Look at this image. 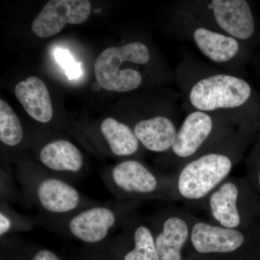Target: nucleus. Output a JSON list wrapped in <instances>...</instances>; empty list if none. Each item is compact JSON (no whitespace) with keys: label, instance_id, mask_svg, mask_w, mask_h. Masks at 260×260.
Listing matches in <instances>:
<instances>
[{"label":"nucleus","instance_id":"1","mask_svg":"<svg viewBox=\"0 0 260 260\" xmlns=\"http://www.w3.org/2000/svg\"><path fill=\"white\" fill-rule=\"evenodd\" d=\"M134 201H120L100 204L60 218L38 215L37 223L43 227L71 238L86 246L100 249L112 240L114 232L125 223L136 208Z\"/></svg>","mask_w":260,"mask_h":260},{"label":"nucleus","instance_id":"2","mask_svg":"<svg viewBox=\"0 0 260 260\" xmlns=\"http://www.w3.org/2000/svg\"><path fill=\"white\" fill-rule=\"evenodd\" d=\"M17 179L23 187L24 194L36 205L41 216H68L99 203L89 199L72 183L39 166L20 164Z\"/></svg>","mask_w":260,"mask_h":260},{"label":"nucleus","instance_id":"3","mask_svg":"<svg viewBox=\"0 0 260 260\" xmlns=\"http://www.w3.org/2000/svg\"><path fill=\"white\" fill-rule=\"evenodd\" d=\"M148 48L140 42H133L120 47H109L102 51L94 64L98 85L109 91L129 92L138 88L143 78L133 68L121 70L124 62L145 64L150 60Z\"/></svg>","mask_w":260,"mask_h":260},{"label":"nucleus","instance_id":"4","mask_svg":"<svg viewBox=\"0 0 260 260\" xmlns=\"http://www.w3.org/2000/svg\"><path fill=\"white\" fill-rule=\"evenodd\" d=\"M101 178L108 190L120 201L160 199L168 192L169 183L166 178L133 159L113 166Z\"/></svg>","mask_w":260,"mask_h":260},{"label":"nucleus","instance_id":"5","mask_svg":"<svg viewBox=\"0 0 260 260\" xmlns=\"http://www.w3.org/2000/svg\"><path fill=\"white\" fill-rule=\"evenodd\" d=\"M253 99L252 88L246 80L220 73L198 80L189 92V104L194 111L205 113L239 109Z\"/></svg>","mask_w":260,"mask_h":260},{"label":"nucleus","instance_id":"6","mask_svg":"<svg viewBox=\"0 0 260 260\" xmlns=\"http://www.w3.org/2000/svg\"><path fill=\"white\" fill-rule=\"evenodd\" d=\"M233 161L224 153H209L193 159L178 176L179 194L184 199L198 200L211 194L232 172Z\"/></svg>","mask_w":260,"mask_h":260},{"label":"nucleus","instance_id":"7","mask_svg":"<svg viewBox=\"0 0 260 260\" xmlns=\"http://www.w3.org/2000/svg\"><path fill=\"white\" fill-rule=\"evenodd\" d=\"M102 249L115 260H160L153 230L134 215Z\"/></svg>","mask_w":260,"mask_h":260},{"label":"nucleus","instance_id":"8","mask_svg":"<svg viewBox=\"0 0 260 260\" xmlns=\"http://www.w3.org/2000/svg\"><path fill=\"white\" fill-rule=\"evenodd\" d=\"M91 13V5L88 0H51L34 19L32 32L39 38L56 35L66 24L83 23Z\"/></svg>","mask_w":260,"mask_h":260},{"label":"nucleus","instance_id":"9","mask_svg":"<svg viewBox=\"0 0 260 260\" xmlns=\"http://www.w3.org/2000/svg\"><path fill=\"white\" fill-rule=\"evenodd\" d=\"M207 8L217 26L226 35L238 41H246L255 34V20L247 1L213 0Z\"/></svg>","mask_w":260,"mask_h":260},{"label":"nucleus","instance_id":"10","mask_svg":"<svg viewBox=\"0 0 260 260\" xmlns=\"http://www.w3.org/2000/svg\"><path fill=\"white\" fill-rule=\"evenodd\" d=\"M43 169L73 184L83 172L85 160L79 148L67 140H54L43 145L38 153Z\"/></svg>","mask_w":260,"mask_h":260},{"label":"nucleus","instance_id":"11","mask_svg":"<svg viewBox=\"0 0 260 260\" xmlns=\"http://www.w3.org/2000/svg\"><path fill=\"white\" fill-rule=\"evenodd\" d=\"M190 242L200 254H227L240 249L245 235L238 229H229L206 222L194 223L190 231Z\"/></svg>","mask_w":260,"mask_h":260},{"label":"nucleus","instance_id":"12","mask_svg":"<svg viewBox=\"0 0 260 260\" xmlns=\"http://www.w3.org/2000/svg\"><path fill=\"white\" fill-rule=\"evenodd\" d=\"M214 122L208 113L193 111L184 119L171 150L179 158H190L199 151L213 131Z\"/></svg>","mask_w":260,"mask_h":260},{"label":"nucleus","instance_id":"13","mask_svg":"<svg viewBox=\"0 0 260 260\" xmlns=\"http://www.w3.org/2000/svg\"><path fill=\"white\" fill-rule=\"evenodd\" d=\"M160 260H181V251L190 236L185 219L172 215L157 220L153 229Z\"/></svg>","mask_w":260,"mask_h":260},{"label":"nucleus","instance_id":"14","mask_svg":"<svg viewBox=\"0 0 260 260\" xmlns=\"http://www.w3.org/2000/svg\"><path fill=\"white\" fill-rule=\"evenodd\" d=\"M133 130L140 144L155 153L171 150L177 133L174 121L164 116L138 121Z\"/></svg>","mask_w":260,"mask_h":260},{"label":"nucleus","instance_id":"15","mask_svg":"<svg viewBox=\"0 0 260 260\" xmlns=\"http://www.w3.org/2000/svg\"><path fill=\"white\" fill-rule=\"evenodd\" d=\"M15 93L25 112L36 121L48 123L53 117V107L47 85L37 77H29L17 84Z\"/></svg>","mask_w":260,"mask_h":260},{"label":"nucleus","instance_id":"16","mask_svg":"<svg viewBox=\"0 0 260 260\" xmlns=\"http://www.w3.org/2000/svg\"><path fill=\"white\" fill-rule=\"evenodd\" d=\"M191 38L195 45L207 58L218 64L232 61L240 51L239 41L207 27L193 29Z\"/></svg>","mask_w":260,"mask_h":260},{"label":"nucleus","instance_id":"17","mask_svg":"<svg viewBox=\"0 0 260 260\" xmlns=\"http://www.w3.org/2000/svg\"><path fill=\"white\" fill-rule=\"evenodd\" d=\"M239 197V187L232 181L222 183L210 194V213L219 225L229 229L240 226L242 216L238 206Z\"/></svg>","mask_w":260,"mask_h":260},{"label":"nucleus","instance_id":"18","mask_svg":"<svg viewBox=\"0 0 260 260\" xmlns=\"http://www.w3.org/2000/svg\"><path fill=\"white\" fill-rule=\"evenodd\" d=\"M100 133L113 155L131 156L139 150L140 142L133 129L114 118H107L102 121Z\"/></svg>","mask_w":260,"mask_h":260},{"label":"nucleus","instance_id":"19","mask_svg":"<svg viewBox=\"0 0 260 260\" xmlns=\"http://www.w3.org/2000/svg\"><path fill=\"white\" fill-rule=\"evenodd\" d=\"M23 129L18 116L3 99L0 100V141L8 148L21 144Z\"/></svg>","mask_w":260,"mask_h":260},{"label":"nucleus","instance_id":"20","mask_svg":"<svg viewBox=\"0 0 260 260\" xmlns=\"http://www.w3.org/2000/svg\"><path fill=\"white\" fill-rule=\"evenodd\" d=\"M35 218L18 213L12 209L9 203L0 202V237L5 239L15 233L28 232L37 225Z\"/></svg>","mask_w":260,"mask_h":260},{"label":"nucleus","instance_id":"21","mask_svg":"<svg viewBox=\"0 0 260 260\" xmlns=\"http://www.w3.org/2000/svg\"><path fill=\"white\" fill-rule=\"evenodd\" d=\"M2 251L15 260H62L54 251L39 246H20L14 242H1Z\"/></svg>","mask_w":260,"mask_h":260},{"label":"nucleus","instance_id":"22","mask_svg":"<svg viewBox=\"0 0 260 260\" xmlns=\"http://www.w3.org/2000/svg\"><path fill=\"white\" fill-rule=\"evenodd\" d=\"M54 54H55L56 61L61 64L63 69H64L66 72L73 69V68H75L78 64V63L75 61L74 58L73 57V56L70 54L69 51L68 50L57 49H56Z\"/></svg>","mask_w":260,"mask_h":260},{"label":"nucleus","instance_id":"23","mask_svg":"<svg viewBox=\"0 0 260 260\" xmlns=\"http://www.w3.org/2000/svg\"><path fill=\"white\" fill-rule=\"evenodd\" d=\"M66 75H68V78L70 80L76 79L79 78L80 75H82L81 66L80 63H78V64L73 68V69L66 72Z\"/></svg>","mask_w":260,"mask_h":260},{"label":"nucleus","instance_id":"24","mask_svg":"<svg viewBox=\"0 0 260 260\" xmlns=\"http://www.w3.org/2000/svg\"><path fill=\"white\" fill-rule=\"evenodd\" d=\"M1 260H15L14 258L12 257L8 253L1 250Z\"/></svg>","mask_w":260,"mask_h":260},{"label":"nucleus","instance_id":"25","mask_svg":"<svg viewBox=\"0 0 260 260\" xmlns=\"http://www.w3.org/2000/svg\"><path fill=\"white\" fill-rule=\"evenodd\" d=\"M258 183H259V186L260 188V167L259 169V172H258Z\"/></svg>","mask_w":260,"mask_h":260}]
</instances>
